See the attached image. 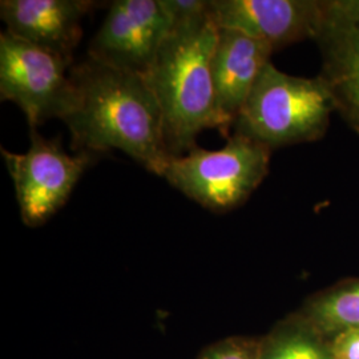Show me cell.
Returning <instances> with one entry per match:
<instances>
[{
  "instance_id": "cell-1",
  "label": "cell",
  "mask_w": 359,
  "mask_h": 359,
  "mask_svg": "<svg viewBox=\"0 0 359 359\" xmlns=\"http://www.w3.org/2000/svg\"><path fill=\"white\" fill-rule=\"evenodd\" d=\"M75 102L63 121L75 152L118 149L161 176L170 157L160 104L145 77L84 59L72 65Z\"/></svg>"
},
{
  "instance_id": "cell-2",
  "label": "cell",
  "mask_w": 359,
  "mask_h": 359,
  "mask_svg": "<svg viewBox=\"0 0 359 359\" xmlns=\"http://www.w3.org/2000/svg\"><path fill=\"white\" fill-rule=\"evenodd\" d=\"M217 36L218 26L212 13L172 23L145 76L160 104L172 156L191 151L203 130L219 128L212 79V55Z\"/></svg>"
},
{
  "instance_id": "cell-3",
  "label": "cell",
  "mask_w": 359,
  "mask_h": 359,
  "mask_svg": "<svg viewBox=\"0 0 359 359\" xmlns=\"http://www.w3.org/2000/svg\"><path fill=\"white\" fill-rule=\"evenodd\" d=\"M334 112L333 96L320 75L292 76L270 62L257 79L233 132L274 151L321 140Z\"/></svg>"
},
{
  "instance_id": "cell-4",
  "label": "cell",
  "mask_w": 359,
  "mask_h": 359,
  "mask_svg": "<svg viewBox=\"0 0 359 359\" xmlns=\"http://www.w3.org/2000/svg\"><path fill=\"white\" fill-rule=\"evenodd\" d=\"M271 149L244 135L231 133L218 151L193 147L173 156L161 177L208 210L224 213L249 200L268 176Z\"/></svg>"
},
{
  "instance_id": "cell-5",
  "label": "cell",
  "mask_w": 359,
  "mask_h": 359,
  "mask_svg": "<svg viewBox=\"0 0 359 359\" xmlns=\"http://www.w3.org/2000/svg\"><path fill=\"white\" fill-rule=\"evenodd\" d=\"M68 68L72 63L16 38L0 34V99L13 102L26 115L29 128L65 118L74 107L75 90Z\"/></svg>"
},
{
  "instance_id": "cell-6",
  "label": "cell",
  "mask_w": 359,
  "mask_h": 359,
  "mask_svg": "<svg viewBox=\"0 0 359 359\" xmlns=\"http://www.w3.org/2000/svg\"><path fill=\"white\" fill-rule=\"evenodd\" d=\"M31 145L26 154L0 148L15 187L20 216L28 226H39L65 206L84 172L97 163L99 154H67L62 137L44 139L29 128Z\"/></svg>"
},
{
  "instance_id": "cell-7",
  "label": "cell",
  "mask_w": 359,
  "mask_h": 359,
  "mask_svg": "<svg viewBox=\"0 0 359 359\" xmlns=\"http://www.w3.org/2000/svg\"><path fill=\"white\" fill-rule=\"evenodd\" d=\"M170 28L160 0H115L90 40L88 57L145 77Z\"/></svg>"
},
{
  "instance_id": "cell-8",
  "label": "cell",
  "mask_w": 359,
  "mask_h": 359,
  "mask_svg": "<svg viewBox=\"0 0 359 359\" xmlns=\"http://www.w3.org/2000/svg\"><path fill=\"white\" fill-rule=\"evenodd\" d=\"M314 41L321 52L320 76L330 90L335 111L359 135V0H323Z\"/></svg>"
},
{
  "instance_id": "cell-9",
  "label": "cell",
  "mask_w": 359,
  "mask_h": 359,
  "mask_svg": "<svg viewBox=\"0 0 359 359\" xmlns=\"http://www.w3.org/2000/svg\"><path fill=\"white\" fill-rule=\"evenodd\" d=\"M218 28H231L265 43L273 52L314 40L323 0H210Z\"/></svg>"
},
{
  "instance_id": "cell-10",
  "label": "cell",
  "mask_w": 359,
  "mask_h": 359,
  "mask_svg": "<svg viewBox=\"0 0 359 359\" xmlns=\"http://www.w3.org/2000/svg\"><path fill=\"white\" fill-rule=\"evenodd\" d=\"M274 52L265 43L231 28H218L212 79L221 135L231 130L262 69Z\"/></svg>"
},
{
  "instance_id": "cell-11",
  "label": "cell",
  "mask_w": 359,
  "mask_h": 359,
  "mask_svg": "<svg viewBox=\"0 0 359 359\" xmlns=\"http://www.w3.org/2000/svg\"><path fill=\"white\" fill-rule=\"evenodd\" d=\"M93 0H1L0 16L10 34L74 62L83 20L97 7Z\"/></svg>"
},
{
  "instance_id": "cell-12",
  "label": "cell",
  "mask_w": 359,
  "mask_h": 359,
  "mask_svg": "<svg viewBox=\"0 0 359 359\" xmlns=\"http://www.w3.org/2000/svg\"><path fill=\"white\" fill-rule=\"evenodd\" d=\"M299 318L325 339L359 327V278L337 283L313 295Z\"/></svg>"
},
{
  "instance_id": "cell-13",
  "label": "cell",
  "mask_w": 359,
  "mask_h": 359,
  "mask_svg": "<svg viewBox=\"0 0 359 359\" xmlns=\"http://www.w3.org/2000/svg\"><path fill=\"white\" fill-rule=\"evenodd\" d=\"M258 359H332L329 341L299 318L258 348Z\"/></svg>"
},
{
  "instance_id": "cell-14",
  "label": "cell",
  "mask_w": 359,
  "mask_h": 359,
  "mask_svg": "<svg viewBox=\"0 0 359 359\" xmlns=\"http://www.w3.org/2000/svg\"><path fill=\"white\" fill-rule=\"evenodd\" d=\"M172 23L188 22L210 13V0H160Z\"/></svg>"
},
{
  "instance_id": "cell-15",
  "label": "cell",
  "mask_w": 359,
  "mask_h": 359,
  "mask_svg": "<svg viewBox=\"0 0 359 359\" xmlns=\"http://www.w3.org/2000/svg\"><path fill=\"white\" fill-rule=\"evenodd\" d=\"M327 341L332 359H359V327L335 334Z\"/></svg>"
},
{
  "instance_id": "cell-16",
  "label": "cell",
  "mask_w": 359,
  "mask_h": 359,
  "mask_svg": "<svg viewBox=\"0 0 359 359\" xmlns=\"http://www.w3.org/2000/svg\"><path fill=\"white\" fill-rule=\"evenodd\" d=\"M203 359H258V348L244 341H228L213 347Z\"/></svg>"
}]
</instances>
